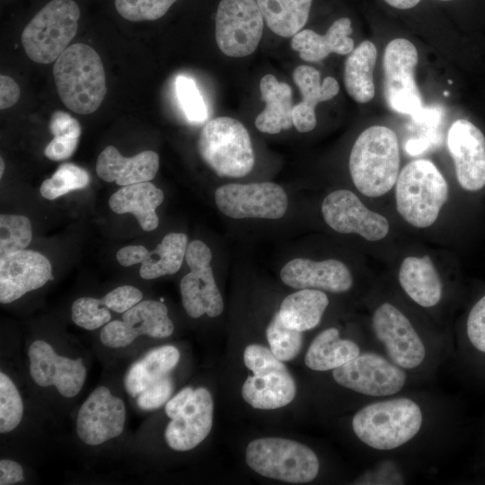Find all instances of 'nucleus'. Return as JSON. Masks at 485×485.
<instances>
[{"label": "nucleus", "mask_w": 485, "mask_h": 485, "mask_svg": "<svg viewBox=\"0 0 485 485\" xmlns=\"http://www.w3.org/2000/svg\"><path fill=\"white\" fill-rule=\"evenodd\" d=\"M0 165H1V167H0V177H2V176H3L4 170V163L2 157H1V159H0Z\"/></svg>", "instance_id": "6e6d98bb"}, {"label": "nucleus", "mask_w": 485, "mask_h": 485, "mask_svg": "<svg viewBox=\"0 0 485 485\" xmlns=\"http://www.w3.org/2000/svg\"><path fill=\"white\" fill-rule=\"evenodd\" d=\"M423 415L419 405L407 397L375 401L359 410L352 419L357 437L381 451L398 448L420 430Z\"/></svg>", "instance_id": "7ed1b4c3"}, {"label": "nucleus", "mask_w": 485, "mask_h": 485, "mask_svg": "<svg viewBox=\"0 0 485 485\" xmlns=\"http://www.w3.org/2000/svg\"><path fill=\"white\" fill-rule=\"evenodd\" d=\"M430 144V139L428 138L410 139L405 148L410 154L416 155L428 148Z\"/></svg>", "instance_id": "864d4df0"}, {"label": "nucleus", "mask_w": 485, "mask_h": 485, "mask_svg": "<svg viewBox=\"0 0 485 485\" xmlns=\"http://www.w3.org/2000/svg\"><path fill=\"white\" fill-rule=\"evenodd\" d=\"M466 330L472 345L477 350L485 353V295L470 311Z\"/></svg>", "instance_id": "a18cd8bd"}, {"label": "nucleus", "mask_w": 485, "mask_h": 485, "mask_svg": "<svg viewBox=\"0 0 485 485\" xmlns=\"http://www.w3.org/2000/svg\"><path fill=\"white\" fill-rule=\"evenodd\" d=\"M372 328L395 365L414 369L423 363L425 345L410 320L396 306L390 303L379 305L372 316Z\"/></svg>", "instance_id": "ddd939ff"}, {"label": "nucleus", "mask_w": 485, "mask_h": 485, "mask_svg": "<svg viewBox=\"0 0 485 485\" xmlns=\"http://www.w3.org/2000/svg\"><path fill=\"white\" fill-rule=\"evenodd\" d=\"M243 362L253 375L287 370V367L271 350L258 344L249 345L243 352Z\"/></svg>", "instance_id": "79ce46f5"}, {"label": "nucleus", "mask_w": 485, "mask_h": 485, "mask_svg": "<svg viewBox=\"0 0 485 485\" xmlns=\"http://www.w3.org/2000/svg\"><path fill=\"white\" fill-rule=\"evenodd\" d=\"M418 50L409 40H391L384 50V96L388 106L395 112L411 116L415 122L424 124L430 109L423 106L416 84L414 70Z\"/></svg>", "instance_id": "6e6552de"}, {"label": "nucleus", "mask_w": 485, "mask_h": 485, "mask_svg": "<svg viewBox=\"0 0 485 485\" xmlns=\"http://www.w3.org/2000/svg\"><path fill=\"white\" fill-rule=\"evenodd\" d=\"M441 1H453V0H441Z\"/></svg>", "instance_id": "13d9d810"}, {"label": "nucleus", "mask_w": 485, "mask_h": 485, "mask_svg": "<svg viewBox=\"0 0 485 485\" xmlns=\"http://www.w3.org/2000/svg\"><path fill=\"white\" fill-rule=\"evenodd\" d=\"M20 98V88L17 83L8 75L0 76V109L5 110L13 106Z\"/></svg>", "instance_id": "09e8293b"}, {"label": "nucleus", "mask_w": 485, "mask_h": 485, "mask_svg": "<svg viewBox=\"0 0 485 485\" xmlns=\"http://www.w3.org/2000/svg\"><path fill=\"white\" fill-rule=\"evenodd\" d=\"M179 359L180 352L174 346L166 345L148 351L128 369L124 377L126 392L137 398L151 384L169 375Z\"/></svg>", "instance_id": "c85d7f7f"}, {"label": "nucleus", "mask_w": 485, "mask_h": 485, "mask_svg": "<svg viewBox=\"0 0 485 485\" xmlns=\"http://www.w3.org/2000/svg\"><path fill=\"white\" fill-rule=\"evenodd\" d=\"M360 354L358 345L340 337L336 328L320 332L312 341L304 357L306 366L314 371L333 370Z\"/></svg>", "instance_id": "2f4dec72"}, {"label": "nucleus", "mask_w": 485, "mask_h": 485, "mask_svg": "<svg viewBox=\"0 0 485 485\" xmlns=\"http://www.w3.org/2000/svg\"><path fill=\"white\" fill-rule=\"evenodd\" d=\"M348 167L355 187L363 195L376 198L387 193L400 173L395 132L384 126L365 129L352 146Z\"/></svg>", "instance_id": "f257e3e1"}, {"label": "nucleus", "mask_w": 485, "mask_h": 485, "mask_svg": "<svg viewBox=\"0 0 485 485\" xmlns=\"http://www.w3.org/2000/svg\"><path fill=\"white\" fill-rule=\"evenodd\" d=\"M351 21L348 17L336 20L324 35L312 30H302L292 37L291 48L302 59L318 62L331 53L347 55L354 49Z\"/></svg>", "instance_id": "b1692460"}, {"label": "nucleus", "mask_w": 485, "mask_h": 485, "mask_svg": "<svg viewBox=\"0 0 485 485\" xmlns=\"http://www.w3.org/2000/svg\"><path fill=\"white\" fill-rule=\"evenodd\" d=\"M31 238L32 228L28 217L13 214L0 216V258L25 250Z\"/></svg>", "instance_id": "f704fd0d"}, {"label": "nucleus", "mask_w": 485, "mask_h": 485, "mask_svg": "<svg viewBox=\"0 0 485 485\" xmlns=\"http://www.w3.org/2000/svg\"><path fill=\"white\" fill-rule=\"evenodd\" d=\"M245 459L255 472L295 484L313 481L320 469L318 457L311 448L281 437L252 440L246 448Z\"/></svg>", "instance_id": "0eeeda50"}, {"label": "nucleus", "mask_w": 485, "mask_h": 485, "mask_svg": "<svg viewBox=\"0 0 485 485\" xmlns=\"http://www.w3.org/2000/svg\"><path fill=\"white\" fill-rule=\"evenodd\" d=\"M295 392V383L287 369L249 375L242 386L243 400L259 410L284 407L294 400Z\"/></svg>", "instance_id": "393cba45"}, {"label": "nucleus", "mask_w": 485, "mask_h": 485, "mask_svg": "<svg viewBox=\"0 0 485 485\" xmlns=\"http://www.w3.org/2000/svg\"><path fill=\"white\" fill-rule=\"evenodd\" d=\"M212 253L200 240H194L187 246L185 260L190 271L181 280L182 305L189 316L199 318L220 315L224 302L216 284L210 266Z\"/></svg>", "instance_id": "f8f14e48"}, {"label": "nucleus", "mask_w": 485, "mask_h": 485, "mask_svg": "<svg viewBox=\"0 0 485 485\" xmlns=\"http://www.w3.org/2000/svg\"><path fill=\"white\" fill-rule=\"evenodd\" d=\"M329 304L327 295L318 289H298L281 303L278 314L282 322L299 331L315 328Z\"/></svg>", "instance_id": "c756f323"}, {"label": "nucleus", "mask_w": 485, "mask_h": 485, "mask_svg": "<svg viewBox=\"0 0 485 485\" xmlns=\"http://www.w3.org/2000/svg\"><path fill=\"white\" fill-rule=\"evenodd\" d=\"M173 392V382L169 375L151 384L137 397V406L144 410L159 409Z\"/></svg>", "instance_id": "37998d69"}, {"label": "nucleus", "mask_w": 485, "mask_h": 485, "mask_svg": "<svg viewBox=\"0 0 485 485\" xmlns=\"http://www.w3.org/2000/svg\"><path fill=\"white\" fill-rule=\"evenodd\" d=\"M23 416V402L13 380L0 373V433L15 429Z\"/></svg>", "instance_id": "58836bf2"}, {"label": "nucleus", "mask_w": 485, "mask_h": 485, "mask_svg": "<svg viewBox=\"0 0 485 485\" xmlns=\"http://www.w3.org/2000/svg\"><path fill=\"white\" fill-rule=\"evenodd\" d=\"M53 76L61 101L75 113H93L104 100V67L98 53L86 44L69 46L55 61Z\"/></svg>", "instance_id": "f03ea898"}, {"label": "nucleus", "mask_w": 485, "mask_h": 485, "mask_svg": "<svg viewBox=\"0 0 485 485\" xmlns=\"http://www.w3.org/2000/svg\"><path fill=\"white\" fill-rule=\"evenodd\" d=\"M188 244L185 234H167L141 263L140 277L144 279H154L176 273L185 258Z\"/></svg>", "instance_id": "72a5a7b5"}, {"label": "nucleus", "mask_w": 485, "mask_h": 485, "mask_svg": "<svg viewBox=\"0 0 485 485\" xmlns=\"http://www.w3.org/2000/svg\"><path fill=\"white\" fill-rule=\"evenodd\" d=\"M143 298L142 292L133 286H120L109 292L101 301L110 310L123 313Z\"/></svg>", "instance_id": "c03bdc74"}, {"label": "nucleus", "mask_w": 485, "mask_h": 485, "mask_svg": "<svg viewBox=\"0 0 485 485\" xmlns=\"http://www.w3.org/2000/svg\"><path fill=\"white\" fill-rule=\"evenodd\" d=\"M447 146L454 160L460 186L468 191L485 187V136L472 121L456 119L447 134Z\"/></svg>", "instance_id": "a211bd4d"}, {"label": "nucleus", "mask_w": 485, "mask_h": 485, "mask_svg": "<svg viewBox=\"0 0 485 485\" xmlns=\"http://www.w3.org/2000/svg\"><path fill=\"white\" fill-rule=\"evenodd\" d=\"M71 318L77 326L93 331L110 322L111 314L101 299L84 296L74 301Z\"/></svg>", "instance_id": "a19ab883"}, {"label": "nucleus", "mask_w": 485, "mask_h": 485, "mask_svg": "<svg viewBox=\"0 0 485 485\" xmlns=\"http://www.w3.org/2000/svg\"><path fill=\"white\" fill-rule=\"evenodd\" d=\"M89 182L90 176L84 169L73 163H64L42 182L40 192L43 198L52 200L72 190L84 189Z\"/></svg>", "instance_id": "c9c22d12"}, {"label": "nucleus", "mask_w": 485, "mask_h": 485, "mask_svg": "<svg viewBox=\"0 0 485 485\" xmlns=\"http://www.w3.org/2000/svg\"><path fill=\"white\" fill-rule=\"evenodd\" d=\"M149 254L143 245H128L119 249L116 254L118 262L123 267L142 263Z\"/></svg>", "instance_id": "8fccbe9b"}, {"label": "nucleus", "mask_w": 485, "mask_h": 485, "mask_svg": "<svg viewBox=\"0 0 485 485\" xmlns=\"http://www.w3.org/2000/svg\"><path fill=\"white\" fill-rule=\"evenodd\" d=\"M51 278V264L38 251L22 250L0 258V302H13Z\"/></svg>", "instance_id": "6ab92c4d"}, {"label": "nucleus", "mask_w": 485, "mask_h": 485, "mask_svg": "<svg viewBox=\"0 0 485 485\" xmlns=\"http://www.w3.org/2000/svg\"><path fill=\"white\" fill-rule=\"evenodd\" d=\"M266 335L270 350L281 361L294 359L302 348V331L287 328L282 322L278 312L269 322Z\"/></svg>", "instance_id": "e433bc0d"}, {"label": "nucleus", "mask_w": 485, "mask_h": 485, "mask_svg": "<svg viewBox=\"0 0 485 485\" xmlns=\"http://www.w3.org/2000/svg\"><path fill=\"white\" fill-rule=\"evenodd\" d=\"M293 79L303 97L302 101L293 107V125L299 132H309L316 126V105L334 98L340 85L331 76H326L321 82L319 71L304 65L294 70Z\"/></svg>", "instance_id": "4be33fe9"}, {"label": "nucleus", "mask_w": 485, "mask_h": 485, "mask_svg": "<svg viewBox=\"0 0 485 485\" xmlns=\"http://www.w3.org/2000/svg\"><path fill=\"white\" fill-rule=\"evenodd\" d=\"M163 201V192L149 181L122 186L113 193L109 205L117 214L131 213L145 231L154 230L159 224L156 208Z\"/></svg>", "instance_id": "a878e982"}, {"label": "nucleus", "mask_w": 485, "mask_h": 485, "mask_svg": "<svg viewBox=\"0 0 485 485\" xmlns=\"http://www.w3.org/2000/svg\"><path fill=\"white\" fill-rule=\"evenodd\" d=\"M30 374L41 387L55 386L66 398L77 395L86 378V368L82 358L73 359L59 356L52 346L34 340L29 347Z\"/></svg>", "instance_id": "f3484780"}, {"label": "nucleus", "mask_w": 485, "mask_h": 485, "mask_svg": "<svg viewBox=\"0 0 485 485\" xmlns=\"http://www.w3.org/2000/svg\"><path fill=\"white\" fill-rule=\"evenodd\" d=\"M194 392L191 387L181 390L176 395L165 403V413L170 419L176 417Z\"/></svg>", "instance_id": "603ef678"}, {"label": "nucleus", "mask_w": 485, "mask_h": 485, "mask_svg": "<svg viewBox=\"0 0 485 485\" xmlns=\"http://www.w3.org/2000/svg\"><path fill=\"white\" fill-rule=\"evenodd\" d=\"M23 479V469L20 463L10 459L0 461V484L13 485Z\"/></svg>", "instance_id": "3c124183"}, {"label": "nucleus", "mask_w": 485, "mask_h": 485, "mask_svg": "<svg viewBox=\"0 0 485 485\" xmlns=\"http://www.w3.org/2000/svg\"><path fill=\"white\" fill-rule=\"evenodd\" d=\"M178 0H113L116 13L130 22H154L163 17Z\"/></svg>", "instance_id": "4c0bfd02"}, {"label": "nucleus", "mask_w": 485, "mask_h": 485, "mask_svg": "<svg viewBox=\"0 0 485 485\" xmlns=\"http://www.w3.org/2000/svg\"><path fill=\"white\" fill-rule=\"evenodd\" d=\"M263 31V16L256 0H221L216 15V40L228 57L251 54Z\"/></svg>", "instance_id": "9d476101"}, {"label": "nucleus", "mask_w": 485, "mask_h": 485, "mask_svg": "<svg viewBox=\"0 0 485 485\" xmlns=\"http://www.w3.org/2000/svg\"><path fill=\"white\" fill-rule=\"evenodd\" d=\"M375 45L365 40L349 53L344 66V84L349 96L358 103L375 97L374 69L376 63Z\"/></svg>", "instance_id": "7c9ffc66"}, {"label": "nucleus", "mask_w": 485, "mask_h": 485, "mask_svg": "<svg viewBox=\"0 0 485 485\" xmlns=\"http://www.w3.org/2000/svg\"><path fill=\"white\" fill-rule=\"evenodd\" d=\"M260 90L266 107L255 119L257 129L268 134L289 129L293 125L294 107L291 87L278 82L273 75H266L260 80Z\"/></svg>", "instance_id": "cd10ccee"}, {"label": "nucleus", "mask_w": 485, "mask_h": 485, "mask_svg": "<svg viewBox=\"0 0 485 485\" xmlns=\"http://www.w3.org/2000/svg\"><path fill=\"white\" fill-rule=\"evenodd\" d=\"M332 377L340 385L372 397L396 394L407 381L405 369L373 352L360 353L333 369Z\"/></svg>", "instance_id": "9b49d317"}, {"label": "nucleus", "mask_w": 485, "mask_h": 485, "mask_svg": "<svg viewBox=\"0 0 485 485\" xmlns=\"http://www.w3.org/2000/svg\"><path fill=\"white\" fill-rule=\"evenodd\" d=\"M213 399L204 387L194 390L193 394L180 411L168 423L164 437L174 451H190L198 445L210 433L213 425Z\"/></svg>", "instance_id": "aec40b11"}, {"label": "nucleus", "mask_w": 485, "mask_h": 485, "mask_svg": "<svg viewBox=\"0 0 485 485\" xmlns=\"http://www.w3.org/2000/svg\"><path fill=\"white\" fill-rule=\"evenodd\" d=\"M448 92H444V95H448Z\"/></svg>", "instance_id": "4d7b16f0"}, {"label": "nucleus", "mask_w": 485, "mask_h": 485, "mask_svg": "<svg viewBox=\"0 0 485 485\" xmlns=\"http://www.w3.org/2000/svg\"><path fill=\"white\" fill-rule=\"evenodd\" d=\"M280 278L284 284L295 289L311 288L331 293L347 292L353 285L348 268L335 259L321 261L293 259L281 269Z\"/></svg>", "instance_id": "412c9836"}, {"label": "nucleus", "mask_w": 485, "mask_h": 485, "mask_svg": "<svg viewBox=\"0 0 485 485\" xmlns=\"http://www.w3.org/2000/svg\"><path fill=\"white\" fill-rule=\"evenodd\" d=\"M175 92L180 106L189 121L202 123L207 119V104L192 78L182 75L177 76Z\"/></svg>", "instance_id": "ea45409f"}, {"label": "nucleus", "mask_w": 485, "mask_h": 485, "mask_svg": "<svg viewBox=\"0 0 485 485\" xmlns=\"http://www.w3.org/2000/svg\"><path fill=\"white\" fill-rule=\"evenodd\" d=\"M81 8L75 0H48L31 18L22 44L33 62L49 64L69 47L77 32Z\"/></svg>", "instance_id": "39448f33"}, {"label": "nucleus", "mask_w": 485, "mask_h": 485, "mask_svg": "<svg viewBox=\"0 0 485 485\" xmlns=\"http://www.w3.org/2000/svg\"><path fill=\"white\" fill-rule=\"evenodd\" d=\"M198 150L203 161L221 177H243L254 166L249 132L243 124L230 117H217L205 124Z\"/></svg>", "instance_id": "423d86ee"}, {"label": "nucleus", "mask_w": 485, "mask_h": 485, "mask_svg": "<svg viewBox=\"0 0 485 485\" xmlns=\"http://www.w3.org/2000/svg\"><path fill=\"white\" fill-rule=\"evenodd\" d=\"M215 202L225 216L235 219H279L288 206L284 189L270 181L222 185L215 191Z\"/></svg>", "instance_id": "1a4fd4ad"}, {"label": "nucleus", "mask_w": 485, "mask_h": 485, "mask_svg": "<svg viewBox=\"0 0 485 485\" xmlns=\"http://www.w3.org/2000/svg\"><path fill=\"white\" fill-rule=\"evenodd\" d=\"M395 189L396 207L401 217L411 225H432L448 197V185L429 160L407 163L400 172Z\"/></svg>", "instance_id": "20e7f679"}, {"label": "nucleus", "mask_w": 485, "mask_h": 485, "mask_svg": "<svg viewBox=\"0 0 485 485\" xmlns=\"http://www.w3.org/2000/svg\"><path fill=\"white\" fill-rule=\"evenodd\" d=\"M399 282L410 299L422 307H433L442 297V282L428 256L405 258L400 267Z\"/></svg>", "instance_id": "bb28decb"}, {"label": "nucleus", "mask_w": 485, "mask_h": 485, "mask_svg": "<svg viewBox=\"0 0 485 485\" xmlns=\"http://www.w3.org/2000/svg\"><path fill=\"white\" fill-rule=\"evenodd\" d=\"M49 130L54 137L62 136L78 138L82 128L80 123L68 113L55 111L49 121Z\"/></svg>", "instance_id": "49530a36"}, {"label": "nucleus", "mask_w": 485, "mask_h": 485, "mask_svg": "<svg viewBox=\"0 0 485 485\" xmlns=\"http://www.w3.org/2000/svg\"><path fill=\"white\" fill-rule=\"evenodd\" d=\"M313 0H256L267 26L277 35L289 38L305 25Z\"/></svg>", "instance_id": "473e14b6"}, {"label": "nucleus", "mask_w": 485, "mask_h": 485, "mask_svg": "<svg viewBox=\"0 0 485 485\" xmlns=\"http://www.w3.org/2000/svg\"><path fill=\"white\" fill-rule=\"evenodd\" d=\"M173 330L166 305L159 301L145 300L123 313L121 321L106 323L100 340L105 347L119 348L130 345L141 335L163 339L171 336Z\"/></svg>", "instance_id": "4468645a"}, {"label": "nucleus", "mask_w": 485, "mask_h": 485, "mask_svg": "<svg viewBox=\"0 0 485 485\" xmlns=\"http://www.w3.org/2000/svg\"><path fill=\"white\" fill-rule=\"evenodd\" d=\"M77 143L78 138L57 136L47 145L44 154L52 161H63L74 154Z\"/></svg>", "instance_id": "de8ad7c7"}, {"label": "nucleus", "mask_w": 485, "mask_h": 485, "mask_svg": "<svg viewBox=\"0 0 485 485\" xmlns=\"http://www.w3.org/2000/svg\"><path fill=\"white\" fill-rule=\"evenodd\" d=\"M126 407L106 386L95 388L81 405L75 422L79 439L99 445L119 436L124 430Z\"/></svg>", "instance_id": "dca6fc26"}, {"label": "nucleus", "mask_w": 485, "mask_h": 485, "mask_svg": "<svg viewBox=\"0 0 485 485\" xmlns=\"http://www.w3.org/2000/svg\"><path fill=\"white\" fill-rule=\"evenodd\" d=\"M389 5L401 10L410 9L416 6L420 0H384Z\"/></svg>", "instance_id": "5fc2aeb1"}, {"label": "nucleus", "mask_w": 485, "mask_h": 485, "mask_svg": "<svg viewBox=\"0 0 485 485\" xmlns=\"http://www.w3.org/2000/svg\"><path fill=\"white\" fill-rule=\"evenodd\" d=\"M159 169V155L151 150L143 151L133 157H124L116 147L109 146L99 154L96 163L97 175L107 182L118 185L149 181Z\"/></svg>", "instance_id": "5701e85b"}, {"label": "nucleus", "mask_w": 485, "mask_h": 485, "mask_svg": "<svg viewBox=\"0 0 485 485\" xmlns=\"http://www.w3.org/2000/svg\"><path fill=\"white\" fill-rule=\"evenodd\" d=\"M326 224L340 234H357L368 241H379L389 232L388 220L368 209L350 190H338L328 194L322 204Z\"/></svg>", "instance_id": "2eb2a0df"}]
</instances>
